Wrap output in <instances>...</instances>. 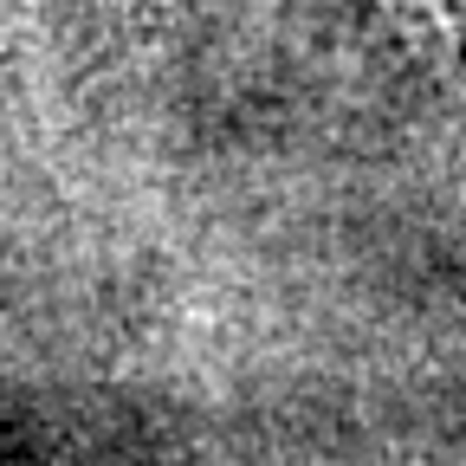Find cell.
Segmentation results:
<instances>
[{"instance_id":"6da1fadb","label":"cell","mask_w":466,"mask_h":466,"mask_svg":"<svg viewBox=\"0 0 466 466\" xmlns=\"http://www.w3.org/2000/svg\"><path fill=\"white\" fill-rule=\"evenodd\" d=\"M389 20H401V33L415 39L447 78L466 85V0H382Z\"/></svg>"}]
</instances>
